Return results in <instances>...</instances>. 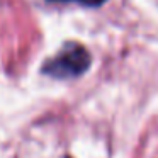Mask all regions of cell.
<instances>
[{"label":"cell","mask_w":158,"mask_h":158,"mask_svg":"<svg viewBox=\"0 0 158 158\" xmlns=\"http://www.w3.org/2000/svg\"><path fill=\"white\" fill-rule=\"evenodd\" d=\"M90 53L78 43H66L56 56L43 65V73L53 78H75L85 73L90 66Z\"/></svg>","instance_id":"6da1fadb"},{"label":"cell","mask_w":158,"mask_h":158,"mask_svg":"<svg viewBox=\"0 0 158 158\" xmlns=\"http://www.w3.org/2000/svg\"><path fill=\"white\" fill-rule=\"evenodd\" d=\"M49 2H77L80 5H85V7H99L106 0H49Z\"/></svg>","instance_id":"7a4b0ae2"}]
</instances>
